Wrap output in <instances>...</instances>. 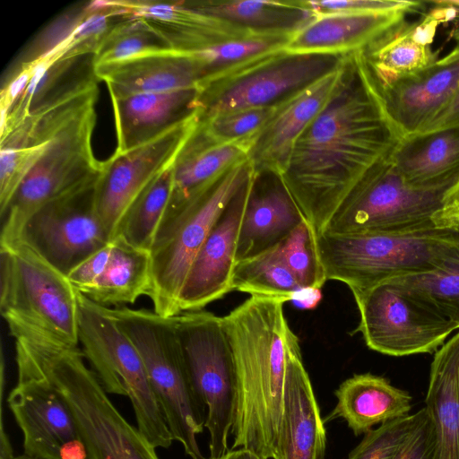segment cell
Segmentation results:
<instances>
[{
    "instance_id": "6da1fadb",
    "label": "cell",
    "mask_w": 459,
    "mask_h": 459,
    "mask_svg": "<svg viewBox=\"0 0 459 459\" xmlns=\"http://www.w3.org/2000/svg\"><path fill=\"white\" fill-rule=\"evenodd\" d=\"M402 138L361 50L347 54L332 95L295 141L281 174L316 232Z\"/></svg>"
},
{
    "instance_id": "7a4b0ae2",
    "label": "cell",
    "mask_w": 459,
    "mask_h": 459,
    "mask_svg": "<svg viewBox=\"0 0 459 459\" xmlns=\"http://www.w3.org/2000/svg\"><path fill=\"white\" fill-rule=\"evenodd\" d=\"M284 303L250 296L221 317L236 374L232 448H247L263 459H273L289 363L301 352Z\"/></svg>"
},
{
    "instance_id": "3957f363",
    "label": "cell",
    "mask_w": 459,
    "mask_h": 459,
    "mask_svg": "<svg viewBox=\"0 0 459 459\" xmlns=\"http://www.w3.org/2000/svg\"><path fill=\"white\" fill-rule=\"evenodd\" d=\"M316 246L326 279L343 282L354 295L394 278L435 270L459 250V230L316 232Z\"/></svg>"
},
{
    "instance_id": "277c9868",
    "label": "cell",
    "mask_w": 459,
    "mask_h": 459,
    "mask_svg": "<svg viewBox=\"0 0 459 459\" xmlns=\"http://www.w3.org/2000/svg\"><path fill=\"white\" fill-rule=\"evenodd\" d=\"M0 310L11 335L78 347L77 291L68 277L19 240L0 245Z\"/></svg>"
},
{
    "instance_id": "5b68a950",
    "label": "cell",
    "mask_w": 459,
    "mask_h": 459,
    "mask_svg": "<svg viewBox=\"0 0 459 459\" xmlns=\"http://www.w3.org/2000/svg\"><path fill=\"white\" fill-rule=\"evenodd\" d=\"M27 361L64 395L87 442L91 459H159L153 446L109 399L78 347L30 344Z\"/></svg>"
},
{
    "instance_id": "8992f818",
    "label": "cell",
    "mask_w": 459,
    "mask_h": 459,
    "mask_svg": "<svg viewBox=\"0 0 459 459\" xmlns=\"http://www.w3.org/2000/svg\"><path fill=\"white\" fill-rule=\"evenodd\" d=\"M104 307L137 349L173 440L191 459H206L197 441L206 409L191 382L174 316L145 308Z\"/></svg>"
},
{
    "instance_id": "52a82bcc",
    "label": "cell",
    "mask_w": 459,
    "mask_h": 459,
    "mask_svg": "<svg viewBox=\"0 0 459 459\" xmlns=\"http://www.w3.org/2000/svg\"><path fill=\"white\" fill-rule=\"evenodd\" d=\"M253 174L248 160L234 165L211 185L165 212L150 249L153 310L180 314L178 300L190 266L230 201Z\"/></svg>"
},
{
    "instance_id": "ba28073f",
    "label": "cell",
    "mask_w": 459,
    "mask_h": 459,
    "mask_svg": "<svg viewBox=\"0 0 459 459\" xmlns=\"http://www.w3.org/2000/svg\"><path fill=\"white\" fill-rule=\"evenodd\" d=\"M458 186L459 179L431 186L410 185L389 154L360 178L320 232H405L445 228L443 212Z\"/></svg>"
},
{
    "instance_id": "9c48e42d",
    "label": "cell",
    "mask_w": 459,
    "mask_h": 459,
    "mask_svg": "<svg viewBox=\"0 0 459 459\" xmlns=\"http://www.w3.org/2000/svg\"><path fill=\"white\" fill-rule=\"evenodd\" d=\"M78 341L84 359L108 394L126 396L139 431L156 448L173 440L134 344L105 307L77 292Z\"/></svg>"
},
{
    "instance_id": "30bf717a",
    "label": "cell",
    "mask_w": 459,
    "mask_h": 459,
    "mask_svg": "<svg viewBox=\"0 0 459 459\" xmlns=\"http://www.w3.org/2000/svg\"><path fill=\"white\" fill-rule=\"evenodd\" d=\"M346 55L282 48L220 72L198 85L199 119L274 106L338 69Z\"/></svg>"
},
{
    "instance_id": "8fae6325",
    "label": "cell",
    "mask_w": 459,
    "mask_h": 459,
    "mask_svg": "<svg viewBox=\"0 0 459 459\" xmlns=\"http://www.w3.org/2000/svg\"><path fill=\"white\" fill-rule=\"evenodd\" d=\"M95 108L79 116L46 146L1 214L0 245L19 240L29 218L48 202L97 179L103 168L92 150Z\"/></svg>"
},
{
    "instance_id": "7c38bea8",
    "label": "cell",
    "mask_w": 459,
    "mask_h": 459,
    "mask_svg": "<svg viewBox=\"0 0 459 459\" xmlns=\"http://www.w3.org/2000/svg\"><path fill=\"white\" fill-rule=\"evenodd\" d=\"M177 335L193 386L206 409L209 459L228 450L236 406V374L222 318L202 310L174 316Z\"/></svg>"
},
{
    "instance_id": "4fadbf2b",
    "label": "cell",
    "mask_w": 459,
    "mask_h": 459,
    "mask_svg": "<svg viewBox=\"0 0 459 459\" xmlns=\"http://www.w3.org/2000/svg\"><path fill=\"white\" fill-rule=\"evenodd\" d=\"M367 346L402 357L432 353L456 326L399 284L388 281L353 295Z\"/></svg>"
},
{
    "instance_id": "5bb4252c",
    "label": "cell",
    "mask_w": 459,
    "mask_h": 459,
    "mask_svg": "<svg viewBox=\"0 0 459 459\" xmlns=\"http://www.w3.org/2000/svg\"><path fill=\"white\" fill-rule=\"evenodd\" d=\"M18 379L7 398L22 432L23 455L33 459H91L74 413L37 368L16 359Z\"/></svg>"
},
{
    "instance_id": "9a60e30c",
    "label": "cell",
    "mask_w": 459,
    "mask_h": 459,
    "mask_svg": "<svg viewBox=\"0 0 459 459\" xmlns=\"http://www.w3.org/2000/svg\"><path fill=\"white\" fill-rule=\"evenodd\" d=\"M98 178L40 207L19 238L66 276L110 241L96 211Z\"/></svg>"
},
{
    "instance_id": "2e32d148",
    "label": "cell",
    "mask_w": 459,
    "mask_h": 459,
    "mask_svg": "<svg viewBox=\"0 0 459 459\" xmlns=\"http://www.w3.org/2000/svg\"><path fill=\"white\" fill-rule=\"evenodd\" d=\"M199 111L160 134L103 160L96 183V211L113 239L126 212L137 196L175 161L196 128Z\"/></svg>"
},
{
    "instance_id": "e0dca14e",
    "label": "cell",
    "mask_w": 459,
    "mask_h": 459,
    "mask_svg": "<svg viewBox=\"0 0 459 459\" xmlns=\"http://www.w3.org/2000/svg\"><path fill=\"white\" fill-rule=\"evenodd\" d=\"M252 177L230 201L197 252L179 295L180 313L201 310L232 290L239 230Z\"/></svg>"
},
{
    "instance_id": "ac0fdd59",
    "label": "cell",
    "mask_w": 459,
    "mask_h": 459,
    "mask_svg": "<svg viewBox=\"0 0 459 459\" xmlns=\"http://www.w3.org/2000/svg\"><path fill=\"white\" fill-rule=\"evenodd\" d=\"M67 277L77 292L99 305L133 304L152 288L150 252L117 236Z\"/></svg>"
},
{
    "instance_id": "d6986e66",
    "label": "cell",
    "mask_w": 459,
    "mask_h": 459,
    "mask_svg": "<svg viewBox=\"0 0 459 459\" xmlns=\"http://www.w3.org/2000/svg\"><path fill=\"white\" fill-rule=\"evenodd\" d=\"M377 84L386 113L401 134L419 133L459 88V55L448 53L422 70Z\"/></svg>"
},
{
    "instance_id": "ffe728a7",
    "label": "cell",
    "mask_w": 459,
    "mask_h": 459,
    "mask_svg": "<svg viewBox=\"0 0 459 459\" xmlns=\"http://www.w3.org/2000/svg\"><path fill=\"white\" fill-rule=\"evenodd\" d=\"M341 66L276 105L247 156L254 174L270 171L281 175L283 172L295 141L332 95Z\"/></svg>"
},
{
    "instance_id": "44dd1931",
    "label": "cell",
    "mask_w": 459,
    "mask_h": 459,
    "mask_svg": "<svg viewBox=\"0 0 459 459\" xmlns=\"http://www.w3.org/2000/svg\"><path fill=\"white\" fill-rule=\"evenodd\" d=\"M106 4L116 11L118 17L143 18L152 22L165 33L171 48L183 52L273 34L254 31L211 16L186 1H106Z\"/></svg>"
},
{
    "instance_id": "7402d4cb",
    "label": "cell",
    "mask_w": 459,
    "mask_h": 459,
    "mask_svg": "<svg viewBox=\"0 0 459 459\" xmlns=\"http://www.w3.org/2000/svg\"><path fill=\"white\" fill-rule=\"evenodd\" d=\"M307 220L280 174H254L241 222L236 264L278 246Z\"/></svg>"
},
{
    "instance_id": "603a6c76",
    "label": "cell",
    "mask_w": 459,
    "mask_h": 459,
    "mask_svg": "<svg viewBox=\"0 0 459 459\" xmlns=\"http://www.w3.org/2000/svg\"><path fill=\"white\" fill-rule=\"evenodd\" d=\"M94 73L106 83L111 98L198 88L205 78L203 65L192 53L174 49L94 65Z\"/></svg>"
},
{
    "instance_id": "cb8c5ba5",
    "label": "cell",
    "mask_w": 459,
    "mask_h": 459,
    "mask_svg": "<svg viewBox=\"0 0 459 459\" xmlns=\"http://www.w3.org/2000/svg\"><path fill=\"white\" fill-rule=\"evenodd\" d=\"M326 430L301 352L289 363L273 459H325Z\"/></svg>"
},
{
    "instance_id": "d4e9b609",
    "label": "cell",
    "mask_w": 459,
    "mask_h": 459,
    "mask_svg": "<svg viewBox=\"0 0 459 459\" xmlns=\"http://www.w3.org/2000/svg\"><path fill=\"white\" fill-rule=\"evenodd\" d=\"M198 88L111 98L117 148L122 152L147 142L196 112Z\"/></svg>"
},
{
    "instance_id": "484cf974",
    "label": "cell",
    "mask_w": 459,
    "mask_h": 459,
    "mask_svg": "<svg viewBox=\"0 0 459 459\" xmlns=\"http://www.w3.org/2000/svg\"><path fill=\"white\" fill-rule=\"evenodd\" d=\"M406 10L320 13L290 39L292 53L349 54L404 21Z\"/></svg>"
},
{
    "instance_id": "4316f807",
    "label": "cell",
    "mask_w": 459,
    "mask_h": 459,
    "mask_svg": "<svg viewBox=\"0 0 459 459\" xmlns=\"http://www.w3.org/2000/svg\"><path fill=\"white\" fill-rule=\"evenodd\" d=\"M255 138L218 142L198 122L172 165V192L166 212L178 207L231 167L247 160Z\"/></svg>"
},
{
    "instance_id": "83f0119b",
    "label": "cell",
    "mask_w": 459,
    "mask_h": 459,
    "mask_svg": "<svg viewBox=\"0 0 459 459\" xmlns=\"http://www.w3.org/2000/svg\"><path fill=\"white\" fill-rule=\"evenodd\" d=\"M440 22L430 11L420 22L398 23L360 49L376 81L382 83L436 63L431 43Z\"/></svg>"
},
{
    "instance_id": "f1b7e54d",
    "label": "cell",
    "mask_w": 459,
    "mask_h": 459,
    "mask_svg": "<svg viewBox=\"0 0 459 459\" xmlns=\"http://www.w3.org/2000/svg\"><path fill=\"white\" fill-rule=\"evenodd\" d=\"M337 403L325 423L341 418L355 436L375 425L409 414L411 396L392 385L388 379L371 373L355 374L334 391Z\"/></svg>"
},
{
    "instance_id": "f546056e",
    "label": "cell",
    "mask_w": 459,
    "mask_h": 459,
    "mask_svg": "<svg viewBox=\"0 0 459 459\" xmlns=\"http://www.w3.org/2000/svg\"><path fill=\"white\" fill-rule=\"evenodd\" d=\"M390 160L412 186H431L459 179V125L403 136Z\"/></svg>"
},
{
    "instance_id": "4dcf8cb0",
    "label": "cell",
    "mask_w": 459,
    "mask_h": 459,
    "mask_svg": "<svg viewBox=\"0 0 459 459\" xmlns=\"http://www.w3.org/2000/svg\"><path fill=\"white\" fill-rule=\"evenodd\" d=\"M425 404L434 429L432 459H459V332L435 352Z\"/></svg>"
},
{
    "instance_id": "1f68e13d",
    "label": "cell",
    "mask_w": 459,
    "mask_h": 459,
    "mask_svg": "<svg viewBox=\"0 0 459 459\" xmlns=\"http://www.w3.org/2000/svg\"><path fill=\"white\" fill-rule=\"evenodd\" d=\"M99 82L94 75L34 108L11 130L1 134L0 149L33 147L51 140L72 121L94 107Z\"/></svg>"
},
{
    "instance_id": "d6a6232c",
    "label": "cell",
    "mask_w": 459,
    "mask_h": 459,
    "mask_svg": "<svg viewBox=\"0 0 459 459\" xmlns=\"http://www.w3.org/2000/svg\"><path fill=\"white\" fill-rule=\"evenodd\" d=\"M190 3L211 16L264 33L295 34L315 17L302 0H209Z\"/></svg>"
},
{
    "instance_id": "836d02e7",
    "label": "cell",
    "mask_w": 459,
    "mask_h": 459,
    "mask_svg": "<svg viewBox=\"0 0 459 459\" xmlns=\"http://www.w3.org/2000/svg\"><path fill=\"white\" fill-rule=\"evenodd\" d=\"M231 289L250 296L287 302L292 300L300 287L287 266L278 245L238 262L232 274Z\"/></svg>"
},
{
    "instance_id": "e575fe53",
    "label": "cell",
    "mask_w": 459,
    "mask_h": 459,
    "mask_svg": "<svg viewBox=\"0 0 459 459\" xmlns=\"http://www.w3.org/2000/svg\"><path fill=\"white\" fill-rule=\"evenodd\" d=\"M172 165L134 201L123 216L116 237L121 236L130 245L150 251L169 203L173 185Z\"/></svg>"
},
{
    "instance_id": "d590c367",
    "label": "cell",
    "mask_w": 459,
    "mask_h": 459,
    "mask_svg": "<svg viewBox=\"0 0 459 459\" xmlns=\"http://www.w3.org/2000/svg\"><path fill=\"white\" fill-rule=\"evenodd\" d=\"M173 49L165 33L143 18H123L103 36L94 55V65L125 61L134 56Z\"/></svg>"
},
{
    "instance_id": "8d00e7d4",
    "label": "cell",
    "mask_w": 459,
    "mask_h": 459,
    "mask_svg": "<svg viewBox=\"0 0 459 459\" xmlns=\"http://www.w3.org/2000/svg\"><path fill=\"white\" fill-rule=\"evenodd\" d=\"M390 281L425 302L459 329V250L433 271Z\"/></svg>"
},
{
    "instance_id": "74e56055",
    "label": "cell",
    "mask_w": 459,
    "mask_h": 459,
    "mask_svg": "<svg viewBox=\"0 0 459 459\" xmlns=\"http://www.w3.org/2000/svg\"><path fill=\"white\" fill-rule=\"evenodd\" d=\"M293 35L275 33L255 36L227 41L190 53L203 65L205 80L255 56L285 48Z\"/></svg>"
},
{
    "instance_id": "f35d334b",
    "label": "cell",
    "mask_w": 459,
    "mask_h": 459,
    "mask_svg": "<svg viewBox=\"0 0 459 459\" xmlns=\"http://www.w3.org/2000/svg\"><path fill=\"white\" fill-rule=\"evenodd\" d=\"M279 248L300 288L321 290L327 279L316 250V230L307 220L279 244Z\"/></svg>"
},
{
    "instance_id": "ab89813d",
    "label": "cell",
    "mask_w": 459,
    "mask_h": 459,
    "mask_svg": "<svg viewBox=\"0 0 459 459\" xmlns=\"http://www.w3.org/2000/svg\"><path fill=\"white\" fill-rule=\"evenodd\" d=\"M426 414L424 407L368 430L347 459H396Z\"/></svg>"
},
{
    "instance_id": "60d3db41",
    "label": "cell",
    "mask_w": 459,
    "mask_h": 459,
    "mask_svg": "<svg viewBox=\"0 0 459 459\" xmlns=\"http://www.w3.org/2000/svg\"><path fill=\"white\" fill-rule=\"evenodd\" d=\"M276 105L220 114L199 119V125L211 137L221 143L255 138L273 114Z\"/></svg>"
},
{
    "instance_id": "b9f144b4",
    "label": "cell",
    "mask_w": 459,
    "mask_h": 459,
    "mask_svg": "<svg viewBox=\"0 0 459 459\" xmlns=\"http://www.w3.org/2000/svg\"><path fill=\"white\" fill-rule=\"evenodd\" d=\"M48 142L28 148L0 149L1 214L5 211L19 186L40 157Z\"/></svg>"
},
{
    "instance_id": "7bdbcfd3",
    "label": "cell",
    "mask_w": 459,
    "mask_h": 459,
    "mask_svg": "<svg viewBox=\"0 0 459 459\" xmlns=\"http://www.w3.org/2000/svg\"><path fill=\"white\" fill-rule=\"evenodd\" d=\"M303 4L316 14L331 13L415 12L422 8L421 2L402 0H302Z\"/></svg>"
},
{
    "instance_id": "ee69618b",
    "label": "cell",
    "mask_w": 459,
    "mask_h": 459,
    "mask_svg": "<svg viewBox=\"0 0 459 459\" xmlns=\"http://www.w3.org/2000/svg\"><path fill=\"white\" fill-rule=\"evenodd\" d=\"M434 447V429L427 412L396 459H432Z\"/></svg>"
},
{
    "instance_id": "f6af8a7d",
    "label": "cell",
    "mask_w": 459,
    "mask_h": 459,
    "mask_svg": "<svg viewBox=\"0 0 459 459\" xmlns=\"http://www.w3.org/2000/svg\"><path fill=\"white\" fill-rule=\"evenodd\" d=\"M456 125H459V88L448 104L420 132H428Z\"/></svg>"
},
{
    "instance_id": "bcb514c9",
    "label": "cell",
    "mask_w": 459,
    "mask_h": 459,
    "mask_svg": "<svg viewBox=\"0 0 459 459\" xmlns=\"http://www.w3.org/2000/svg\"><path fill=\"white\" fill-rule=\"evenodd\" d=\"M442 224L446 228L459 230V186L443 212Z\"/></svg>"
},
{
    "instance_id": "7dc6e473",
    "label": "cell",
    "mask_w": 459,
    "mask_h": 459,
    "mask_svg": "<svg viewBox=\"0 0 459 459\" xmlns=\"http://www.w3.org/2000/svg\"><path fill=\"white\" fill-rule=\"evenodd\" d=\"M321 299L320 289L300 288L291 301L303 308L315 307Z\"/></svg>"
},
{
    "instance_id": "c3c4849f",
    "label": "cell",
    "mask_w": 459,
    "mask_h": 459,
    "mask_svg": "<svg viewBox=\"0 0 459 459\" xmlns=\"http://www.w3.org/2000/svg\"><path fill=\"white\" fill-rule=\"evenodd\" d=\"M214 459H263V458L247 448L238 447V448L229 449L225 454H223L220 457H217Z\"/></svg>"
},
{
    "instance_id": "681fc988",
    "label": "cell",
    "mask_w": 459,
    "mask_h": 459,
    "mask_svg": "<svg viewBox=\"0 0 459 459\" xmlns=\"http://www.w3.org/2000/svg\"><path fill=\"white\" fill-rule=\"evenodd\" d=\"M438 4L443 9L446 21L459 19V1L438 2Z\"/></svg>"
},
{
    "instance_id": "f907efd6",
    "label": "cell",
    "mask_w": 459,
    "mask_h": 459,
    "mask_svg": "<svg viewBox=\"0 0 459 459\" xmlns=\"http://www.w3.org/2000/svg\"><path fill=\"white\" fill-rule=\"evenodd\" d=\"M452 38L455 41V47L454 49L449 53L453 56H458L459 55V25L454 29L452 32Z\"/></svg>"
},
{
    "instance_id": "816d5d0a",
    "label": "cell",
    "mask_w": 459,
    "mask_h": 459,
    "mask_svg": "<svg viewBox=\"0 0 459 459\" xmlns=\"http://www.w3.org/2000/svg\"><path fill=\"white\" fill-rule=\"evenodd\" d=\"M10 459H33V458L29 457V456H27V455L22 454L21 455H13Z\"/></svg>"
}]
</instances>
